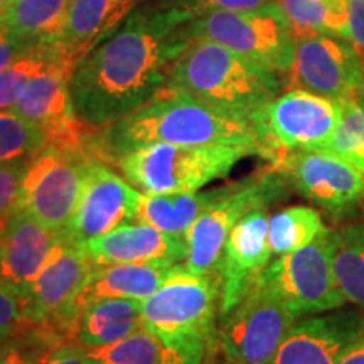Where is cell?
<instances>
[{"label": "cell", "mask_w": 364, "mask_h": 364, "mask_svg": "<svg viewBox=\"0 0 364 364\" xmlns=\"http://www.w3.org/2000/svg\"><path fill=\"white\" fill-rule=\"evenodd\" d=\"M196 14L171 0L135 7L81 59L71 76L76 117L103 129L154 98L189 44Z\"/></svg>", "instance_id": "obj_1"}, {"label": "cell", "mask_w": 364, "mask_h": 364, "mask_svg": "<svg viewBox=\"0 0 364 364\" xmlns=\"http://www.w3.org/2000/svg\"><path fill=\"white\" fill-rule=\"evenodd\" d=\"M149 144L235 145L253 149L263 157L250 120L230 115L167 85L142 107L98 129V152L108 166H113L122 154Z\"/></svg>", "instance_id": "obj_2"}, {"label": "cell", "mask_w": 364, "mask_h": 364, "mask_svg": "<svg viewBox=\"0 0 364 364\" xmlns=\"http://www.w3.org/2000/svg\"><path fill=\"white\" fill-rule=\"evenodd\" d=\"M167 86L250 120L284 90L280 73L209 39H191L172 66Z\"/></svg>", "instance_id": "obj_3"}, {"label": "cell", "mask_w": 364, "mask_h": 364, "mask_svg": "<svg viewBox=\"0 0 364 364\" xmlns=\"http://www.w3.org/2000/svg\"><path fill=\"white\" fill-rule=\"evenodd\" d=\"M248 156L257 152L235 145L149 144L122 154L112 167L144 194L196 193L211 181L226 177Z\"/></svg>", "instance_id": "obj_4"}, {"label": "cell", "mask_w": 364, "mask_h": 364, "mask_svg": "<svg viewBox=\"0 0 364 364\" xmlns=\"http://www.w3.org/2000/svg\"><path fill=\"white\" fill-rule=\"evenodd\" d=\"M289 189L284 174L270 164L267 169L223 186L184 235L186 260L182 265L198 275H213L236 223L253 209L267 208L287 198Z\"/></svg>", "instance_id": "obj_5"}, {"label": "cell", "mask_w": 364, "mask_h": 364, "mask_svg": "<svg viewBox=\"0 0 364 364\" xmlns=\"http://www.w3.org/2000/svg\"><path fill=\"white\" fill-rule=\"evenodd\" d=\"M221 289L216 273L198 275L182 263L142 302L144 327L164 344H209L216 334Z\"/></svg>", "instance_id": "obj_6"}, {"label": "cell", "mask_w": 364, "mask_h": 364, "mask_svg": "<svg viewBox=\"0 0 364 364\" xmlns=\"http://www.w3.org/2000/svg\"><path fill=\"white\" fill-rule=\"evenodd\" d=\"M343 103L302 88H290L250 117L263 159L270 164L282 154L322 150L338 130Z\"/></svg>", "instance_id": "obj_7"}, {"label": "cell", "mask_w": 364, "mask_h": 364, "mask_svg": "<svg viewBox=\"0 0 364 364\" xmlns=\"http://www.w3.org/2000/svg\"><path fill=\"white\" fill-rule=\"evenodd\" d=\"M191 39H209L241 56L289 75L295 38L277 2L250 11H220L196 16L189 22Z\"/></svg>", "instance_id": "obj_8"}, {"label": "cell", "mask_w": 364, "mask_h": 364, "mask_svg": "<svg viewBox=\"0 0 364 364\" xmlns=\"http://www.w3.org/2000/svg\"><path fill=\"white\" fill-rule=\"evenodd\" d=\"M97 161V154L86 147L48 145L27 167L17 211L63 233L78 206L86 176Z\"/></svg>", "instance_id": "obj_9"}, {"label": "cell", "mask_w": 364, "mask_h": 364, "mask_svg": "<svg viewBox=\"0 0 364 364\" xmlns=\"http://www.w3.org/2000/svg\"><path fill=\"white\" fill-rule=\"evenodd\" d=\"M297 318L260 277L233 311L220 317L215 344L223 364H270Z\"/></svg>", "instance_id": "obj_10"}, {"label": "cell", "mask_w": 364, "mask_h": 364, "mask_svg": "<svg viewBox=\"0 0 364 364\" xmlns=\"http://www.w3.org/2000/svg\"><path fill=\"white\" fill-rule=\"evenodd\" d=\"M270 166L332 221L364 216V176L344 159L326 150H299L282 154Z\"/></svg>", "instance_id": "obj_11"}, {"label": "cell", "mask_w": 364, "mask_h": 364, "mask_svg": "<svg viewBox=\"0 0 364 364\" xmlns=\"http://www.w3.org/2000/svg\"><path fill=\"white\" fill-rule=\"evenodd\" d=\"M331 231L332 228H327L312 243L282 255L262 273V280L295 317L344 307L346 300L332 272Z\"/></svg>", "instance_id": "obj_12"}, {"label": "cell", "mask_w": 364, "mask_h": 364, "mask_svg": "<svg viewBox=\"0 0 364 364\" xmlns=\"http://www.w3.org/2000/svg\"><path fill=\"white\" fill-rule=\"evenodd\" d=\"M78 63L65 59L31 80L11 110L44 132L48 145L93 150L98 129L76 117L71 97V76Z\"/></svg>", "instance_id": "obj_13"}, {"label": "cell", "mask_w": 364, "mask_h": 364, "mask_svg": "<svg viewBox=\"0 0 364 364\" xmlns=\"http://www.w3.org/2000/svg\"><path fill=\"white\" fill-rule=\"evenodd\" d=\"M287 76L294 88L343 103L364 88V59L339 36H300L295 38L294 63Z\"/></svg>", "instance_id": "obj_14"}, {"label": "cell", "mask_w": 364, "mask_h": 364, "mask_svg": "<svg viewBox=\"0 0 364 364\" xmlns=\"http://www.w3.org/2000/svg\"><path fill=\"white\" fill-rule=\"evenodd\" d=\"M139 194L112 166L97 161L86 176L78 206L70 225L61 233L63 238L70 243L83 245L134 221Z\"/></svg>", "instance_id": "obj_15"}, {"label": "cell", "mask_w": 364, "mask_h": 364, "mask_svg": "<svg viewBox=\"0 0 364 364\" xmlns=\"http://www.w3.org/2000/svg\"><path fill=\"white\" fill-rule=\"evenodd\" d=\"M268 221L265 208L253 209L228 235L215 272L221 289L220 317L233 311L270 265Z\"/></svg>", "instance_id": "obj_16"}, {"label": "cell", "mask_w": 364, "mask_h": 364, "mask_svg": "<svg viewBox=\"0 0 364 364\" xmlns=\"http://www.w3.org/2000/svg\"><path fill=\"white\" fill-rule=\"evenodd\" d=\"M364 331L363 311H331L295 321L270 364H338Z\"/></svg>", "instance_id": "obj_17"}, {"label": "cell", "mask_w": 364, "mask_h": 364, "mask_svg": "<svg viewBox=\"0 0 364 364\" xmlns=\"http://www.w3.org/2000/svg\"><path fill=\"white\" fill-rule=\"evenodd\" d=\"M61 236L27 213L17 211L0 235V285L26 297Z\"/></svg>", "instance_id": "obj_18"}, {"label": "cell", "mask_w": 364, "mask_h": 364, "mask_svg": "<svg viewBox=\"0 0 364 364\" xmlns=\"http://www.w3.org/2000/svg\"><path fill=\"white\" fill-rule=\"evenodd\" d=\"M97 267L118 263H184V238L172 236L157 228L136 223L122 225L110 233L98 236L81 245Z\"/></svg>", "instance_id": "obj_19"}, {"label": "cell", "mask_w": 364, "mask_h": 364, "mask_svg": "<svg viewBox=\"0 0 364 364\" xmlns=\"http://www.w3.org/2000/svg\"><path fill=\"white\" fill-rule=\"evenodd\" d=\"M136 0H70L59 44L80 58L117 29L134 11Z\"/></svg>", "instance_id": "obj_20"}, {"label": "cell", "mask_w": 364, "mask_h": 364, "mask_svg": "<svg viewBox=\"0 0 364 364\" xmlns=\"http://www.w3.org/2000/svg\"><path fill=\"white\" fill-rule=\"evenodd\" d=\"M171 263H118L98 267L83 295V307L98 299H132L144 302L166 282Z\"/></svg>", "instance_id": "obj_21"}, {"label": "cell", "mask_w": 364, "mask_h": 364, "mask_svg": "<svg viewBox=\"0 0 364 364\" xmlns=\"http://www.w3.org/2000/svg\"><path fill=\"white\" fill-rule=\"evenodd\" d=\"M144 327L142 302L132 299H98L81 316L76 343L81 348H100L127 338Z\"/></svg>", "instance_id": "obj_22"}, {"label": "cell", "mask_w": 364, "mask_h": 364, "mask_svg": "<svg viewBox=\"0 0 364 364\" xmlns=\"http://www.w3.org/2000/svg\"><path fill=\"white\" fill-rule=\"evenodd\" d=\"M220 188L204 193L177 194H139L135 223H145L164 233L184 238L198 216L211 204Z\"/></svg>", "instance_id": "obj_23"}, {"label": "cell", "mask_w": 364, "mask_h": 364, "mask_svg": "<svg viewBox=\"0 0 364 364\" xmlns=\"http://www.w3.org/2000/svg\"><path fill=\"white\" fill-rule=\"evenodd\" d=\"M70 0H11L0 6V26L31 43H59Z\"/></svg>", "instance_id": "obj_24"}, {"label": "cell", "mask_w": 364, "mask_h": 364, "mask_svg": "<svg viewBox=\"0 0 364 364\" xmlns=\"http://www.w3.org/2000/svg\"><path fill=\"white\" fill-rule=\"evenodd\" d=\"M331 260L346 302L364 312V218L341 223L331 231Z\"/></svg>", "instance_id": "obj_25"}, {"label": "cell", "mask_w": 364, "mask_h": 364, "mask_svg": "<svg viewBox=\"0 0 364 364\" xmlns=\"http://www.w3.org/2000/svg\"><path fill=\"white\" fill-rule=\"evenodd\" d=\"M282 9L294 38L312 34L348 39V0H273Z\"/></svg>", "instance_id": "obj_26"}, {"label": "cell", "mask_w": 364, "mask_h": 364, "mask_svg": "<svg viewBox=\"0 0 364 364\" xmlns=\"http://www.w3.org/2000/svg\"><path fill=\"white\" fill-rule=\"evenodd\" d=\"M65 59L80 63V58L68 51L65 46L41 43L4 68L0 71V110H11L31 80Z\"/></svg>", "instance_id": "obj_27"}, {"label": "cell", "mask_w": 364, "mask_h": 364, "mask_svg": "<svg viewBox=\"0 0 364 364\" xmlns=\"http://www.w3.org/2000/svg\"><path fill=\"white\" fill-rule=\"evenodd\" d=\"M326 230L324 220L316 208H285L268 221V245L272 255L282 257L312 243Z\"/></svg>", "instance_id": "obj_28"}, {"label": "cell", "mask_w": 364, "mask_h": 364, "mask_svg": "<svg viewBox=\"0 0 364 364\" xmlns=\"http://www.w3.org/2000/svg\"><path fill=\"white\" fill-rule=\"evenodd\" d=\"M322 150L353 164L364 176V88L343 102L338 130Z\"/></svg>", "instance_id": "obj_29"}, {"label": "cell", "mask_w": 364, "mask_h": 364, "mask_svg": "<svg viewBox=\"0 0 364 364\" xmlns=\"http://www.w3.org/2000/svg\"><path fill=\"white\" fill-rule=\"evenodd\" d=\"M48 147L44 132L12 110H0V164L33 161Z\"/></svg>", "instance_id": "obj_30"}, {"label": "cell", "mask_w": 364, "mask_h": 364, "mask_svg": "<svg viewBox=\"0 0 364 364\" xmlns=\"http://www.w3.org/2000/svg\"><path fill=\"white\" fill-rule=\"evenodd\" d=\"M97 364H157L162 341L145 327L117 343L86 349Z\"/></svg>", "instance_id": "obj_31"}, {"label": "cell", "mask_w": 364, "mask_h": 364, "mask_svg": "<svg viewBox=\"0 0 364 364\" xmlns=\"http://www.w3.org/2000/svg\"><path fill=\"white\" fill-rule=\"evenodd\" d=\"M31 161L0 164V235L19 208L21 186Z\"/></svg>", "instance_id": "obj_32"}, {"label": "cell", "mask_w": 364, "mask_h": 364, "mask_svg": "<svg viewBox=\"0 0 364 364\" xmlns=\"http://www.w3.org/2000/svg\"><path fill=\"white\" fill-rule=\"evenodd\" d=\"M27 324L26 297L0 285V343L19 336Z\"/></svg>", "instance_id": "obj_33"}, {"label": "cell", "mask_w": 364, "mask_h": 364, "mask_svg": "<svg viewBox=\"0 0 364 364\" xmlns=\"http://www.w3.org/2000/svg\"><path fill=\"white\" fill-rule=\"evenodd\" d=\"M51 353L27 332L0 343V364H36L44 354Z\"/></svg>", "instance_id": "obj_34"}, {"label": "cell", "mask_w": 364, "mask_h": 364, "mask_svg": "<svg viewBox=\"0 0 364 364\" xmlns=\"http://www.w3.org/2000/svg\"><path fill=\"white\" fill-rule=\"evenodd\" d=\"M171 2L193 11L196 16L220 11H250L265 6L270 0H171Z\"/></svg>", "instance_id": "obj_35"}, {"label": "cell", "mask_w": 364, "mask_h": 364, "mask_svg": "<svg viewBox=\"0 0 364 364\" xmlns=\"http://www.w3.org/2000/svg\"><path fill=\"white\" fill-rule=\"evenodd\" d=\"M209 344L206 343L164 344L162 343L161 359H159L157 364H203L209 349Z\"/></svg>", "instance_id": "obj_36"}, {"label": "cell", "mask_w": 364, "mask_h": 364, "mask_svg": "<svg viewBox=\"0 0 364 364\" xmlns=\"http://www.w3.org/2000/svg\"><path fill=\"white\" fill-rule=\"evenodd\" d=\"M36 364H97L85 348L80 344H65L53 349L51 353L44 354Z\"/></svg>", "instance_id": "obj_37"}, {"label": "cell", "mask_w": 364, "mask_h": 364, "mask_svg": "<svg viewBox=\"0 0 364 364\" xmlns=\"http://www.w3.org/2000/svg\"><path fill=\"white\" fill-rule=\"evenodd\" d=\"M36 44L41 43H31V41L17 38L6 27L0 26V71L16 61L26 51H29L31 48H34Z\"/></svg>", "instance_id": "obj_38"}, {"label": "cell", "mask_w": 364, "mask_h": 364, "mask_svg": "<svg viewBox=\"0 0 364 364\" xmlns=\"http://www.w3.org/2000/svg\"><path fill=\"white\" fill-rule=\"evenodd\" d=\"M349 12V36L351 43L359 56L364 59V0H348Z\"/></svg>", "instance_id": "obj_39"}, {"label": "cell", "mask_w": 364, "mask_h": 364, "mask_svg": "<svg viewBox=\"0 0 364 364\" xmlns=\"http://www.w3.org/2000/svg\"><path fill=\"white\" fill-rule=\"evenodd\" d=\"M338 364H364V331L344 349Z\"/></svg>", "instance_id": "obj_40"}, {"label": "cell", "mask_w": 364, "mask_h": 364, "mask_svg": "<svg viewBox=\"0 0 364 364\" xmlns=\"http://www.w3.org/2000/svg\"><path fill=\"white\" fill-rule=\"evenodd\" d=\"M203 364H223V359H221L220 351H218V348L215 344V339H213V343L209 344V349H208L206 358H204Z\"/></svg>", "instance_id": "obj_41"}, {"label": "cell", "mask_w": 364, "mask_h": 364, "mask_svg": "<svg viewBox=\"0 0 364 364\" xmlns=\"http://www.w3.org/2000/svg\"><path fill=\"white\" fill-rule=\"evenodd\" d=\"M7 2H11V0H0V6H4V4H7Z\"/></svg>", "instance_id": "obj_42"}]
</instances>
